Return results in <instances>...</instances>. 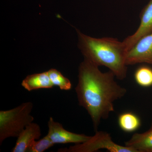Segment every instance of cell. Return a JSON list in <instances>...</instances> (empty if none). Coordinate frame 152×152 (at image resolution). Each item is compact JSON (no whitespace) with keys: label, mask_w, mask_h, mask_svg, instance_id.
Returning a JSON list of instances; mask_svg holds the SVG:
<instances>
[{"label":"cell","mask_w":152,"mask_h":152,"mask_svg":"<svg viewBox=\"0 0 152 152\" xmlns=\"http://www.w3.org/2000/svg\"><path fill=\"white\" fill-rule=\"evenodd\" d=\"M111 71L103 72L86 59L79 66L75 90L79 105L89 115L95 132L102 120L107 119L115 111L114 102L126 94V89L119 85Z\"/></svg>","instance_id":"1"},{"label":"cell","mask_w":152,"mask_h":152,"mask_svg":"<svg viewBox=\"0 0 152 152\" xmlns=\"http://www.w3.org/2000/svg\"><path fill=\"white\" fill-rule=\"evenodd\" d=\"M77 31L79 48L85 59L98 66L107 68L118 80L126 77L128 51L123 41L112 37H92Z\"/></svg>","instance_id":"2"},{"label":"cell","mask_w":152,"mask_h":152,"mask_svg":"<svg viewBox=\"0 0 152 152\" xmlns=\"http://www.w3.org/2000/svg\"><path fill=\"white\" fill-rule=\"evenodd\" d=\"M33 107L32 102H26L11 110L0 111V145L8 138L18 137L33 122L34 118L31 115Z\"/></svg>","instance_id":"3"},{"label":"cell","mask_w":152,"mask_h":152,"mask_svg":"<svg viewBox=\"0 0 152 152\" xmlns=\"http://www.w3.org/2000/svg\"><path fill=\"white\" fill-rule=\"evenodd\" d=\"M93 136L84 142L75 144L69 148L60 149L59 152H94L106 149L110 152H136L134 150L118 145L113 140L110 134L103 131H96Z\"/></svg>","instance_id":"4"},{"label":"cell","mask_w":152,"mask_h":152,"mask_svg":"<svg viewBox=\"0 0 152 152\" xmlns=\"http://www.w3.org/2000/svg\"><path fill=\"white\" fill-rule=\"evenodd\" d=\"M127 65L145 63L152 65V32L142 37L127 52Z\"/></svg>","instance_id":"5"},{"label":"cell","mask_w":152,"mask_h":152,"mask_svg":"<svg viewBox=\"0 0 152 152\" xmlns=\"http://www.w3.org/2000/svg\"><path fill=\"white\" fill-rule=\"evenodd\" d=\"M48 127V132L47 135L54 144L80 143L88 140L91 137L66 130L61 124L55 121L52 117L49 118Z\"/></svg>","instance_id":"6"},{"label":"cell","mask_w":152,"mask_h":152,"mask_svg":"<svg viewBox=\"0 0 152 152\" xmlns=\"http://www.w3.org/2000/svg\"><path fill=\"white\" fill-rule=\"evenodd\" d=\"M140 18V23L137 29L123 41L128 51L140 39L152 32V0L142 9Z\"/></svg>","instance_id":"7"},{"label":"cell","mask_w":152,"mask_h":152,"mask_svg":"<svg viewBox=\"0 0 152 152\" xmlns=\"http://www.w3.org/2000/svg\"><path fill=\"white\" fill-rule=\"evenodd\" d=\"M41 128L37 123H31L22 131L18 137L15 145L12 152H27L28 148L34 141L39 139Z\"/></svg>","instance_id":"8"},{"label":"cell","mask_w":152,"mask_h":152,"mask_svg":"<svg viewBox=\"0 0 152 152\" xmlns=\"http://www.w3.org/2000/svg\"><path fill=\"white\" fill-rule=\"evenodd\" d=\"M125 146L136 152H152V123L151 128L142 133H135L125 142Z\"/></svg>","instance_id":"9"},{"label":"cell","mask_w":152,"mask_h":152,"mask_svg":"<svg viewBox=\"0 0 152 152\" xmlns=\"http://www.w3.org/2000/svg\"><path fill=\"white\" fill-rule=\"evenodd\" d=\"M21 85L28 91L40 89L51 88L54 86L50 80L48 72L27 76L23 80Z\"/></svg>","instance_id":"10"},{"label":"cell","mask_w":152,"mask_h":152,"mask_svg":"<svg viewBox=\"0 0 152 152\" xmlns=\"http://www.w3.org/2000/svg\"><path fill=\"white\" fill-rule=\"evenodd\" d=\"M120 129L127 133H132L138 129L141 125L140 119L132 112H126L120 114L118 118Z\"/></svg>","instance_id":"11"},{"label":"cell","mask_w":152,"mask_h":152,"mask_svg":"<svg viewBox=\"0 0 152 152\" xmlns=\"http://www.w3.org/2000/svg\"><path fill=\"white\" fill-rule=\"evenodd\" d=\"M134 77L137 83L140 86H152V68L146 66L139 67L135 72Z\"/></svg>","instance_id":"12"},{"label":"cell","mask_w":152,"mask_h":152,"mask_svg":"<svg viewBox=\"0 0 152 152\" xmlns=\"http://www.w3.org/2000/svg\"><path fill=\"white\" fill-rule=\"evenodd\" d=\"M48 74L52 84L58 87L61 90L69 91L72 88L70 80L56 69H51L48 71Z\"/></svg>","instance_id":"13"},{"label":"cell","mask_w":152,"mask_h":152,"mask_svg":"<svg viewBox=\"0 0 152 152\" xmlns=\"http://www.w3.org/2000/svg\"><path fill=\"white\" fill-rule=\"evenodd\" d=\"M37 140L31 144L27 152H43L55 145L48 135L40 140Z\"/></svg>","instance_id":"14"}]
</instances>
